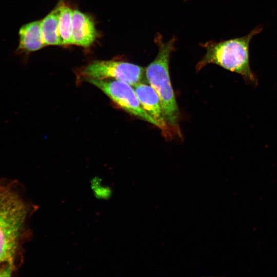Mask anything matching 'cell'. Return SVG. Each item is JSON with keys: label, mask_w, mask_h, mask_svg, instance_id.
Listing matches in <instances>:
<instances>
[{"label": "cell", "mask_w": 277, "mask_h": 277, "mask_svg": "<svg viewBox=\"0 0 277 277\" xmlns=\"http://www.w3.org/2000/svg\"><path fill=\"white\" fill-rule=\"evenodd\" d=\"M27 214V207L17 192L9 185L0 183V266L11 273Z\"/></svg>", "instance_id": "cell-1"}, {"label": "cell", "mask_w": 277, "mask_h": 277, "mask_svg": "<svg viewBox=\"0 0 277 277\" xmlns=\"http://www.w3.org/2000/svg\"><path fill=\"white\" fill-rule=\"evenodd\" d=\"M262 30V27L258 26L245 36L208 45L197 69L209 64H216L241 75L248 83L256 84L255 75L250 66L249 45L252 37Z\"/></svg>", "instance_id": "cell-2"}, {"label": "cell", "mask_w": 277, "mask_h": 277, "mask_svg": "<svg viewBox=\"0 0 277 277\" xmlns=\"http://www.w3.org/2000/svg\"><path fill=\"white\" fill-rule=\"evenodd\" d=\"M174 42L172 38L167 42H159L157 55L146 67L145 76L160 97L168 126L173 133L180 135L179 110L169 72V62L174 49Z\"/></svg>", "instance_id": "cell-3"}, {"label": "cell", "mask_w": 277, "mask_h": 277, "mask_svg": "<svg viewBox=\"0 0 277 277\" xmlns=\"http://www.w3.org/2000/svg\"><path fill=\"white\" fill-rule=\"evenodd\" d=\"M84 80L102 90L121 109L159 128L158 123L142 107L134 89L130 85L112 79L85 78Z\"/></svg>", "instance_id": "cell-4"}, {"label": "cell", "mask_w": 277, "mask_h": 277, "mask_svg": "<svg viewBox=\"0 0 277 277\" xmlns=\"http://www.w3.org/2000/svg\"><path fill=\"white\" fill-rule=\"evenodd\" d=\"M81 73L84 78L113 79L134 86L143 83L145 70L143 67L129 62L98 60L85 66Z\"/></svg>", "instance_id": "cell-5"}, {"label": "cell", "mask_w": 277, "mask_h": 277, "mask_svg": "<svg viewBox=\"0 0 277 277\" xmlns=\"http://www.w3.org/2000/svg\"><path fill=\"white\" fill-rule=\"evenodd\" d=\"M134 90L143 109L159 124V128L168 137L172 134L168 126L160 97L155 90L147 84L139 83Z\"/></svg>", "instance_id": "cell-6"}, {"label": "cell", "mask_w": 277, "mask_h": 277, "mask_svg": "<svg viewBox=\"0 0 277 277\" xmlns=\"http://www.w3.org/2000/svg\"><path fill=\"white\" fill-rule=\"evenodd\" d=\"M97 34L91 17L78 10L73 11L72 44L88 47L95 40Z\"/></svg>", "instance_id": "cell-7"}, {"label": "cell", "mask_w": 277, "mask_h": 277, "mask_svg": "<svg viewBox=\"0 0 277 277\" xmlns=\"http://www.w3.org/2000/svg\"><path fill=\"white\" fill-rule=\"evenodd\" d=\"M41 21L30 22L22 26L18 32L19 44L16 50L18 55L27 54L44 47L41 27Z\"/></svg>", "instance_id": "cell-8"}, {"label": "cell", "mask_w": 277, "mask_h": 277, "mask_svg": "<svg viewBox=\"0 0 277 277\" xmlns=\"http://www.w3.org/2000/svg\"><path fill=\"white\" fill-rule=\"evenodd\" d=\"M41 27L46 46L63 45L59 31L57 7L41 20Z\"/></svg>", "instance_id": "cell-9"}, {"label": "cell", "mask_w": 277, "mask_h": 277, "mask_svg": "<svg viewBox=\"0 0 277 277\" xmlns=\"http://www.w3.org/2000/svg\"><path fill=\"white\" fill-rule=\"evenodd\" d=\"M58 10V27L63 45L72 44L71 29L73 11L65 5L59 6Z\"/></svg>", "instance_id": "cell-10"}]
</instances>
